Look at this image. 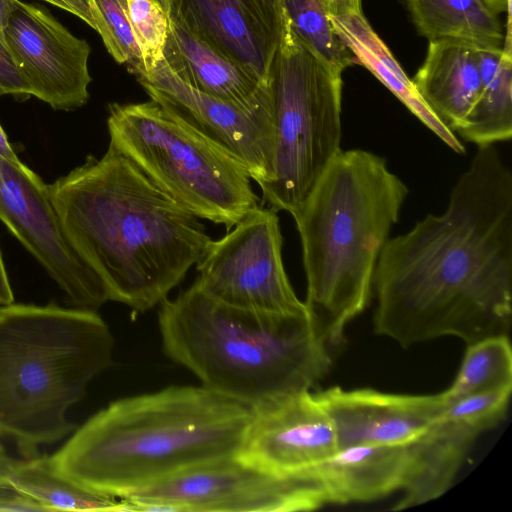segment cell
Instances as JSON below:
<instances>
[{"label": "cell", "instance_id": "1", "mask_svg": "<svg viewBox=\"0 0 512 512\" xmlns=\"http://www.w3.org/2000/svg\"><path fill=\"white\" fill-rule=\"evenodd\" d=\"M446 209L389 238L373 291L374 330L402 347L507 335L512 314V172L478 146Z\"/></svg>", "mask_w": 512, "mask_h": 512}, {"label": "cell", "instance_id": "2", "mask_svg": "<svg viewBox=\"0 0 512 512\" xmlns=\"http://www.w3.org/2000/svg\"><path fill=\"white\" fill-rule=\"evenodd\" d=\"M48 188L67 239L109 301L139 312L167 299L212 240L201 219L110 146Z\"/></svg>", "mask_w": 512, "mask_h": 512}, {"label": "cell", "instance_id": "3", "mask_svg": "<svg viewBox=\"0 0 512 512\" xmlns=\"http://www.w3.org/2000/svg\"><path fill=\"white\" fill-rule=\"evenodd\" d=\"M253 407L205 386H171L116 400L49 459L92 492L126 498L194 467L237 455Z\"/></svg>", "mask_w": 512, "mask_h": 512}, {"label": "cell", "instance_id": "4", "mask_svg": "<svg viewBox=\"0 0 512 512\" xmlns=\"http://www.w3.org/2000/svg\"><path fill=\"white\" fill-rule=\"evenodd\" d=\"M409 190L367 150H341L294 212L307 282L305 305L318 339L343 345L348 323L369 304L381 252Z\"/></svg>", "mask_w": 512, "mask_h": 512}, {"label": "cell", "instance_id": "5", "mask_svg": "<svg viewBox=\"0 0 512 512\" xmlns=\"http://www.w3.org/2000/svg\"><path fill=\"white\" fill-rule=\"evenodd\" d=\"M165 353L202 385L251 407L310 391L331 366L308 312L280 314L219 302L194 282L158 313Z\"/></svg>", "mask_w": 512, "mask_h": 512}, {"label": "cell", "instance_id": "6", "mask_svg": "<svg viewBox=\"0 0 512 512\" xmlns=\"http://www.w3.org/2000/svg\"><path fill=\"white\" fill-rule=\"evenodd\" d=\"M113 347L97 311L0 306V437L31 457L71 434L76 426L68 413L111 365Z\"/></svg>", "mask_w": 512, "mask_h": 512}, {"label": "cell", "instance_id": "7", "mask_svg": "<svg viewBox=\"0 0 512 512\" xmlns=\"http://www.w3.org/2000/svg\"><path fill=\"white\" fill-rule=\"evenodd\" d=\"M109 146L199 219L232 229L260 207L244 166L153 101L108 107Z\"/></svg>", "mask_w": 512, "mask_h": 512}, {"label": "cell", "instance_id": "8", "mask_svg": "<svg viewBox=\"0 0 512 512\" xmlns=\"http://www.w3.org/2000/svg\"><path fill=\"white\" fill-rule=\"evenodd\" d=\"M269 83L273 151L262 203L293 215L342 150V72L301 43L285 17Z\"/></svg>", "mask_w": 512, "mask_h": 512}, {"label": "cell", "instance_id": "9", "mask_svg": "<svg viewBox=\"0 0 512 512\" xmlns=\"http://www.w3.org/2000/svg\"><path fill=\"white\" fill-rule=\"evenodd\" d=\"M277 212L262 206L226 235L211 240L196 264L194 281L213 299L229 306L280 314L307 313L286 274Z\"/></svg>", "mask_w": 512, "mask_h": 512}, {"label": "cell", "instance_id": "10", "mask_svg": "<svg viewBox=\"0 0 512 512\" xmlns=\"http://www.w3.org/2000/svg\"><path fill=\"white\" fill-rule=\"evenodd\" d=\"M126 498L161 503L167 512H294L328 504L312 468L280 473L237 455L194 467Z\"/></svg>", "mask_w": 512, "mask_h": 512}, {"label": "cell", "instance_id": "11", "mask_svg": "<svg viewBox=\"0 0 512 512\" xmlns=\"http://www.w3.org/2000/svg\"><path fill=\"white\" fill-rule=\"evenodd\" d=\"M0 220L64 292L71 307L109 301L97 275L67 239L48 185L21 161L0 154Z\"/></svg>", "mask_w": 512, "mask_h": 512}, {"label": "cell", "instance_id": "12", "mask_svg": "<svg viewBox=\"0 0 512 512\" xmlns=\"http://www.w3.org/2000/svg\"><path fill=\"white\" fill-rule=\"evenodd\" d=\"M137 80L151 101L236 159L259 187L269 180L273 151L271 96L254 105L226 101L190 87L163 60Z\"/></svg>", "mask_w": 512, "mask_h": 512}, {"label": "cell", "instance_id": "13", "mask_svg": "<svg viewBox=\"0 0 512 512\" xmlns=\"http://www.w3.org/2000/svg\"><path fill=\"white\" fill-rule=\"evenodd\" d=\"M28 92L54 110L71 111L89 99L88 42L42 7L21 2L4 31Z\"/></svg>", "mask_w": 512, "mask_h": 512}, {"label": "cell", "instance_id": "14", "mask_svg": "<svg viewBox=\"0 0 512 512\" xmlns=\"http://www.w3.org/2000/svg\"><path fill=\"white\" fill-rule=\"evenodd\" d=\"M338 450L336 432L315 394L304 391L253 407L237 456L280 473H298Z\"/></svg>", "mask_w": 512, "mask_h": 512}, {"label": "cell", "instance_id": "15", "mask_svg": "<svg viewBox=\"0 0 512 512\" xmlns=\"http://www.w3.org/2000/svg\"><path fill=\"white\" fill-rule=\"evenodd\" d=\"M315 396L332 420L338 449L408 444L436 421L447 405L442 393L403 395L333 387Z\"/></svg>", "mask_w": 512, "mask_h": 512}, {"label": "cell", "instance_id": "16", "mask_svg": "<svg viewBox=\"0 0 512 512\" xmlns=\"http://www.w3.org/2000/svg\"><path fill=\"white\" fill-rule=\"evenodd\" d=\"M167 12L220 54L269 78L281 26L264 0H168Z\"/></svg>", "mask_w": 512, "mask_h": 512}, {"label": "cell", "instance_id": "17", "mask_svg": "<svg viewBox=\"0 0 512 512\" xmlns=\"http://www.w3.org/2000/svg\"><path fill=\"white\" fill-rule=\"evenodd\" d=\"M481 426L443 413L418 438L409 443V459L392 510H404L442 496L453 483Z\"/></svg>", "mask_w": 512, "mask_h": 512}, {"label": "cell", "instance_id": "18", "mask_svg": "<svg viewBox=\"0 0 512 512\" xmlns=\"http://www.w3.org/2000/svg\"><path fill=\"white\" fill-rule=\"evenodd\" d=\"M166 66L190 87L240 105L270 98L269 78L220 54L169 18Z\"/></svg>", "mask_w": 512, "mask_h": 512}, {"label": "cell", "instance_id": "19", "mask_svg": "<svg viewBox=\"0 0 512 512\" xmlns=\"http://www.w3.org/2000/svg\"><path fill=\"white\" fill-rule=\"evenodd\" d=\"M477 49L454 41L429 42L412 83L426 106L453 133L466 123L481 93Z\"/></svg>", "mask_w": 512, "mask_h": 512}, {"label": "cell", "instance_id": "20", "mask_svg": "<svg viewBox=\"0 0 512 512\" xmlns=\"http://www.w3.org/2000/svg\"><path fill=\"white\" fill-rule=\"evenodd\" d=\"M409 453V443L348 446L312 469L328 504L371 501L400 490Z\"/></svg>", "mask_w": 512, "mask_h": 512}, {"label": "cell", "instance_id": "21", "mask_svg": "<svg viewBox=\"0 0 512 512\" xmlns=\"http://www.w3.org/2000/svg\"><path fill=\"white\" fill-rule=\"evenodd\" d=\"M336 34L355 58L384 84L429 130L449 148L465 153V147L426 106L412 80L385 43L372 29L362 12L330 16Z\"/></svg>", "mask_w": 512, "mask_h": 512}, {"label": "cell", "instance_id": "22", "mask_svg": "<svg viewBox=\"0 0 512 512\" xmlns=\"http://www.w3.org/2000/svg\"><path fill=\"white\" fill-rule=\"evenodd\" d=\"M406 6L416 30L429 42L504 47L506 32L500 16L484 0H406Z\"/></svg>", "mask_w": 512, "mask_h": 512}, {"label": "cell", "instance_id": "23", "mask_svg": "<svg viewBox=\"0 0 512 512\" xmlns=\"http://www.w3.org/2000/svg\"><path fill=\"white\" fill-rule=\"evenodd\" d=\"M481 93L457 134L477 146L508 141L512 136V52L477 49Z\"/></svg>", "mask_w": 512, "mask_h": 512}, {"label": "cell", "instance_id": "24", "mask_svg": "<svg viewBox=\"0 0 512 512\" xmlns=\"http://www.w3.org/2000/svg\"><path fill=\"white\" fill-rule=\"evenodd\" d=\"M7 484L45 511H122L121 500L87 490L55 471L49 455L15 459Z\"/></svg>", "mask_w": 512, "mask_h": 512}, {"label": "cell", "instance_id": "25", "mask_svg": "<svg viewBox=\"0 0 512 512\" xmlns=\"http://www.w3.org/2000/svg\"><path fill=\"white\" fill-rule=\"evenodd\" d=\"M512 385V351L507 335L482 338L467 345L452 385L442 395L446 402L495 387Z\"/></svg>", "mask_w": 512, "mask_h": 512}, {"label": "cell", "instance_id": "26", "mask_svg": "<svg viewBox=\"0 0 512 512\" xmlns=\"http://www.w3.org/2000/svg\"><path fill=\"white\" fill-rule=\"evenodd\" d=\"M282 7L295 36L320 59L342 73L356 63L319 0H282Z\"/></svg>", "mask_w": 512, "mask_h": 512}, {"label": "cell", "instance_id": "27", "mask_svg": "<svg viewBox=\"0 0 512 512\" xmlns=\"http://www.w3.org/2000/svg\"><path fill=\"white\" fill-rule=\"evenodd\" d=\"M103 43L119 64L127 65L136 77L145 71L127 18L125 0H90Z\"/></svg>", "mask_w": 512, "mask_h": 512}, {"label": "cell", "instance_id": "28", "mask_svg": "<svg viewBox=\"0 0 512 512\" xmlns=\"http://www.w3.org/2000/svg\"><path fill=\"white\" fill-rule=\"evenodd\" d=\"M125 8L145 74L163 59L169 15L159 0H125Z\"/></svg>", "mask_w": 512, "mask_h": 512}, {"label": "cell", "instance_id": "29", "mask_svg": "<svg viewBox=\"0 0 512 512\" xmlns=\"http://www.w3.org/2000/svg\"><path fill=\"white\" fill-rule=\"evenodd\" d=\"M2 95H12L17 100H26L31 96L7 44L0 40V96Z\"/></svg>", "mask_w": 512, "mask_h": 512}, {"label": "cell", "instance_id": "30", "mask_svg": "<svg viewBox=\"0 0 512 512\" xmlns=\"http://www.w3.org/2000/svg\"><path fill=\"white\" fill-rule=\"evenodd\" d=\"M45 511L36 501L9 485L0 486V512Z\"/></svg>", "mask_w": 512, "mask_h": 512}, {"label": "cell", "instance_id": "31", "mask_svg": "<svg viewBox=\"0 0 512 512\" xmlns=\"http://www.w3.org/2000/svg\"><path fill=\"white\" fill-rule=\"evenodd\" d=\"M63 10H66L97 31V24L94 17L90 0H43Z\"/></svg>", "mask_w": 512, "mask_h": 512}, {"label": "cell", "instance_id": "32", "mask_svg": "<svg viewBox=\"0 0 512 512\" xmlns=\"http://www.w3.org/2000/svg\"><path fill=\"white\" fill-rule=\"evenodd\" d=\"M324 6L329 16L349 13L362 12L361 0H319Z\"/></svg>", "mask_w": 512, "mask_h": 512}, {"label": "cell", "instance_id": "33", "mask_svg": "<svg viewBox=\"0 0 512 512\" xmlns=\"http://www.w3.org/2000/svg\"><path fill=\"white\" fill-rule=\"evenodd\" d=\"M14 302V295L0 249V306Z\"/></svg>", "mask_w": 512, "mask_h": 512}, {"label": "cell", "instance_id": "34", "mask_svg": "<svg viewBox=\"0 0 512 512\" xmlns=\"http://www.w3.org/2000/svg\"><path fill=\"white\" fill-rule=\"evenodd\" d=\"M19 0H0V40L6 44L4 31L12 14L18 9Z\"/></svg>", "mask_w": 512, "mask_h": 512}, {"label": "cell", "instance_id": "35", "mask_svg": "<svg viewBox=\"0 0 512 512\" xmlns=\"http://www.w3.org/2000/svg\"><path fill=\"white\" fill-rule=\"evenodd\" d=\"M15 458L8 455L4 446L0 443V486L8 485L7 479Z\"/></svg>", "mask_w": 512, "mask_h": 512}, {"label": "cell", "instance_id": "36", "mask_svg": "<svg viewBox=\"0 0 512 512\" xmlns=\"http://www.w3.org/2000/svg\"><path fill=\"white\" fill-rule=\"evenodd\" d=\"M0 154L14 162H19V158L14 151L12 145L9 143L8 138L0 125Z\"/></svg>", "mask_w": 512, "mask_h": 512}, {"label": "cell", "instance_id": "37", "mask_svg": "<svg viewBox=\"0 0 512 512\" xmlns=\"http://www.w3.org/2000/svg\"><path fill=\"white\" fill-rule=\"evenodd\" d=\"M497 14L506 13L511 19V0H484Z\"/></svg>", "mask_w": 512, "mask_h": 512}, {"label": "cell", "instance_id": "38", "mask_svg": "<svg viewBox=\"0 0 512 512\" xmlns=\"http://www.w3.org/2000/svg\"><path fill=\"white\" fill-rule=\"evenodd\" d=\"M266 6L269 11L278 22V24L282 27V23L284 20V12L282 7V0H264Z\"/></svg>", "mask_w": 512, "mask_h": 512}, {"label": "cell", "instance_id": "39", "mask_svg": "<svg viewBox=\"0 0 512 512\" xmlns=\"http://www.w3.org/2000/svg\"><path fill=\"white\" fill-rule=\"evenodd\" d=\"M160 3L164 6V8L167 10L168 7V0H159Z\"/></svg>", "mask_w": 512, "mask_h": 512}]
</instances>
